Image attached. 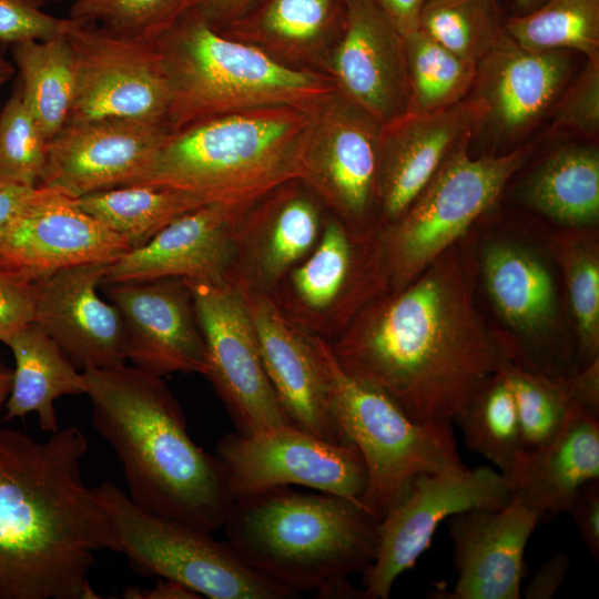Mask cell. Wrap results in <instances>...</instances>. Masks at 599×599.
<instances>
[{"instance_id": "f546056e", "label": "cell", "mask_w": 599, "mask_h": 599, "mask_svg": "<svg viewBox=\"0 0 599 599\" xmlns=\"http://www.w3.org/2000/svg\"><path fill=\"white\" fill-rule=\"evenodd\" d=\"M10 52L26 103L50 142L72 109L75 81L71 48L63 33L11 43Z\"/></svg>"}, {"instance_id": "9c48e42d", "label": "cell", "mask_w": 599, "mask_h": 599, "mask_svg": "<svg viewBox=\"0 0 599 599\" xmlns=\"http://www.w3.org/2000/svg\"><path fill=\"white\" fill-rule=\"evenodd\" d=\"M119 552L144 577L180 582L202 598L287 599L294 591L252 569L230 544L187 522L140 508L116 485L94 487Z\"/></svg>"}, {"instance_id": "2e32d148", "label": "cell", "mask_w": 599, "mask_h": 599, "mask_svg": "<svg viewBox=\"0 0 599 599\" xmlns=\"http://www.w3.org/2000/svg\"><path fill=\"white\" fill-rule=\"evenodd\" d=\"M74 98L69 121L134 116L166 121L167 80L154 42L68 18Z\"/></svg>"}, {"instance_id": "db71d44e", "label": "cell", "mask_w": 599, "mask_h": 599, "mask_svg": "<svg viewBox=\"0 0 599 599\" xmlns=\"http://www.w3.org/2000/svg\"><path fill=\"white\" fill-rule=\"evenodd\" d=\"M548 0H511L512 16H521L531 12Z\"/></svg>"}, {"instance_id": "603a6c76", "label": "cell", "mask_w": 599, "mask_h": 599, "mask_svg": "<svg viewBox=\"0 0 599 599\" xmlns=\"http://www.w3.org/2000/svg\"><path fill=\"white\" fill-rule=\"evenodd\" d=\"M341 35L329 59L346 98L387 123L407 112L404 40L374 0H343Z\"/></svg>"}, {"instance_id": "7c38bea8", "label": "cell", "mask_w": 599, "mask_h": 599, "mask_svg": "<svg viewBox=\"0 0 599 599\" xmlns=\"http://www.w3.org/2000/svg\"><path fill=\"white\" fill-rule=\"evenodd\" d=\"M215 457L233 499L297 485L361 505L367 485L366 466L354 444L331 443L292 424L252 435L227 434Z\"/></svg>"}, {"instance_id": "7402d4cb", "label": "cell", "mask_w": 599, "mask_h": 599, "mask_svg": "<svg viewBox=\"0 0 599 599\" xmlns=\"http://www.w3.org/2000/svg\"><path fill=\"white\" fill-rule=\"evenodd\" d=\"M236 283L253 324L264 370L292 424L324 440L349 444L334 417L328 383L307 335L291 326L261 288Z\"/></svg>"}, {"instance_id": "816d5d0a", "label": "cell", "mask_w": 599, "mask_h": 599, "mask_svg": "<svg viewBox=\"0 0 599 599\" xmlns=\"http://www.w3.org/2000/svg\"><path fill=\"white\" fill-rule=\"evenodd\" d=\"M123 598L126 599H200L202 598L189 587L169 579H158L151 589H140L136 586L124 588Z\"/></svg>"}, {"instance_id": "ba28073f", "label": "cell", "mask_w": 599, "mask_h": 599, "mask_svg": "<svg viewBox=\"0 0 599 599\" xmlns=\"http://www.w3.org/2000/svg\"><path fill=\"white\" fill-rule=\"evenodd\" d=\"M328 383L336 423L366 466L361 505L382 519L423 474L463 469L453 422L418 424L377 386L347 372L329 343L308 336Z\"/></svg>"}, {"instance_id": "f6af8a7d", "label": "cell", "mask_w": 599, "mask_h": 599, "mask_svg": "<svg viewBox=\"0 0 599 599\" xmlns=\"http://www.w3.org/2000/svg\"><path fill=\"white\" fill-rule=\"evenodd\" d=\"M570 514L593 559L599 561V480L582 486L571 501Z\"/></svg>"}, {"instance_id": "6da1fadb", "label": "cell", "mask_w": 599, "mask_h": 599, "mask_svg": "<svg viewBox=\"0 0 599 599\" xmlns=\"http://www.w3.org/2000/svg\"><path fill=\"white\" fill-rule=\"evenodd\" d=\"M471 231L403 290L362 305L331 344L351 374L415 423L454 422L516 348L484 316Z\"/></svg>"}, {"instance_id": "f1b7e54d", "label": "cell", "mask_w": 599, "mask_h": 599, "mask_svg": "<svg viewBox=\"0 0 599 599\" xmlns=\"http://www.w3.org/2000/svg\"><path fill=\"white\" fill-rule=\"evenodd\" d=\"M260 216L256 232L240 240L247 251L255 287L275 284L314 245L319 230L316 203L305 193H287L272 201ZM238 253V252H237ZM250 284V283H248Z\"/></svg>"}, {"instance_id": "ac0fdd59", "label": "cell", "mask_w": 599, "mask_h": 599, "mask_svg": "<svg viewBox=\"0 0 599 599\" xmlns=\"http://www.w3.org/2000/svg\"><path fill=\"white\" fill-rule=\"evenodd\" d=\"M245 209L213 202L182 214L111 263L103 283L171 277L212 284L230 281Z\"/></svg>"}, {"instance_id": "9a60e30c", "label": "cell", "mask_w": 599, "mask_h": 599, "mask_svg": "<svg viewBox=\"0 0 599 599\" xmlns=\"http://www.w3.org/2000/svg\"><path fill=\"white\" fill-rule=\"evenodd\" d=\"M184 283L191 292L206 347L209 372L205 376L224 403L237 433L252 435L292 424L264 370L237 283L233 280L221 284Z\"/></svg>"}, {"instance_id": "7dc6e473", "label": "cell", "mask_w": 599, "mask_h": 599, "mask_svg": "<svg viewBox=\"0 0 599 599\" xmlns=\"http://www.w3.org/2000/svg\"><path fill=\"white\" fill-rule=\"evenodd\" d=\"M573 403L599 417V357L566 376Z\"/></svg>"}, {"instance_id": "ffe728a7", "label": "cell", "mask_w": 599, "mask_h": 599, "mask_svg": "<svg viewBox=\"0 0 599 599\" xmlns=\"http://www.w3.org/2000/svg\"><path fill=\"white\" fill-rule=\"evenodd\" d=\"M111 263H91L55 271L34 280V319L82 370L128 361L122 316L103 301L98 287Z\"/></svg>"}, {"instance_id": "f5cc1de1", "label": "cell", "mask_w": 599, "mask_h": 599, "mask_svg": "<svg viewBox=\"0 0 599 599\" xmlns=\"http://www.w3.org/2000/svg\"><path fill=\"white\" fill-rule=\"evenodd\" d=\"M12 385V369L0 363V410L4 407Z\"/></svg>"}, {"instance_id": "7bdbcfd3", "label": "cell", "mask_w": 599, "mask_h": 599, "mask_svg": "<svg viewBox=\"0 0 599 599\" xmlns=\"http://www.w3.org/2000/svg\"><path fill=\"white\" fill-rule=\"evenodd\" d=\"M45 0H0V42L48 40L64 33L68 18L42 10Z\"/></svg>"}, {"instance_id": "d4e9b609", "label": "cell", "mask_w": 599, "mask_h": 599, "mask_svg": "<svg viewBox=\"0 0 599 599\" xmlns=\"http://www.w3.org/2000/svg\"><path fill=\"white\" fill-rule=\"evenodd\" d=\"M474 110L466 98L430 114L405 113L383 124L376 230L397 220L447 156L471 139Z\"/></svg>"}, {"instance_id": "4316f807", "label": "cell", "mask_w": 599, "mask_h": 599, "mask_svg": "<svg viewBox=\"0 0 599 599\" xmlns=\"http://www.w3.org/2000/svg\"><path fill=\"white\" fill-rule=\"evenodd\" d=\"M4 344L11 349L16 364L11 390L4 404V420L34 413L43 432H58L54 402L65 395L85 394L83 372L78 370L35 322L21 327Z\"/></svg>"}, {"instance_id": "44dd1931", "label": "cell", "mask_w": 599, "mask_h": 599, "mask_svg": "<svg viewBox=\"0 0 599 599\" xmlns=\"http://www.w3.org/2000/svg\"><path fill=\"white\" fill-rule=\"evenodd\" d=\"M130 250L123 236L81 210L73 199L40 187L4 232L0 261L37 280L73 266L113 263Z\"/></svg>"}, {"instance_id": "30bf717a", "label": "cell", "mask_w": 599, "mask_h": 599, "mask_svg": "<svg viewBox=\"0 0 599 599\" xmlns=\"http://www.w3.org/2000/svg\"><path fill=\"white\" fill-rule=\"evenodd\" d=\"M473 243L477 275L516 364L550 376L577 370L575 341L562 328V308L550 256L527 238L497 234Z\"/></svg>"}, {"instance_id": "52a82bcc", "label": "cell", "mask_w": 599, "mask_h": 599, "mask_svg": "<svg viewBox=\"0 0 599 599\" xmlns=\"http://www.w3.org/2000/svg\"><path fill=\"white\" fill-rule=\"evenodd\" d=\"M154 44L167 80L172 131L251 109L316 106L337 89L332 78L284 64L258 45L219 32L194 8Z\"/></svg>"}, {"instance_id": "484cf974", "label": "cell", "mask_w": 599, "mask_h": 599, "mask_svg": "<svg viewBox=\"0 0 599 599\" xmlns=\"http://www.w3.org/2000/svg\"><path fill=\"white\" fill-rule=\"evenodd\" d=\"M592 480H599V417L573 404L556 436L525 456L510 487L541 518L568 512Z\"/></svg>"}, {"instance_id": "e575fe53", "label": "cell", "mask_w": 599, "mask_h": 599, "mask_svg": "<svg viewBox=\"0 0 599 599\" xmlns=\"http://www.w3.org/2000/svg\"><path fill=\"white\" fill-rule=\"evenodd\" d=\"M408 83V114H430L465 100L476 63L447 50L419 29L403 37Z\"/></svg>"}, {"instance_id": "681fc988", "label": "cell", "mask_w": 599, "mask_h": 599, "mask_svg": "<svg viewBox=\"0 0 599 599\" xmlns=\"http://www.w3.org/2000/svg\"><path fill=\"white\" fill-rule=\"evenodd\" d=\"M39 192L40 187H29L0 180V241L10 223Z\"/></svg>"}, {"instance_id": "c3c4849f", "label": "cell", "mask_w": 599, "mask_h": 599, "mask_svg": "<svg viewBox=\"0 0 599 599\" xmlns=\"http://www.w3.org/2000/svg\"><path fill=\"white\" fill-rule=\"evenodd\" d=\"M263 0H200L194 7L196 13L213 29L220 30L224 26L245 17Z\"/></svg>"}, {"instance_id": "74e56055", "label": "cell", "mask_w": 599, "mask_h": 599, "mask_svg": "<svg viewBox=\"0 0 599 599\" xmlns=\"http://www.w3.org/2000/svg\"><path fill=\"white\" fill-rule=\"evenodd\" d=\"M505 370L516 403L524 451L529 455L556 436L576 403L566 376H550L516 363Z\"/></svg>"}, {"instance_id": "d6986e66", "label": "cell", "mask_w": 599, "mask_h": 599, "mask_svg": "<svg viewBox=\"0 0 599 599\" xmlns=\"http://www.w3.org/2000/svg\"><path fill=\"white\" fill-rule=\"evenodd\" d=\"M125 328L128 359L158 376L209 372L191 292L181 278L111 283Z\"/></svg>"}, {"instance_id": "5b68a950", "label": "cell", "mask_w": 599, "mask_h": 599, "mask_svg": "<svg viewBox=\"0 0 599 599\" xmlns=\"http://www.w3.org/2000/svg\"><path fill=\"white\" fill-rule=\"evenodd\" d=\"M316 106H268L209 118L172 131L130 184L194 193L246 206L301 180Z\"/></svg>"}, {"instance_id": "cb8c5ba5", "label": "cell", "mask_w": 599, "mask_h": 599, "mask_svg": "<svg viewBox=\"0 0 599 599\" xmlns=\"http://www.w3.org/2000/svg\"><path fill=\"white\" fill-rule=\"evenodd\" d=\"M540 516L512 495L499 509L474 508L447 520L457 580L446 598L519 599L526 545Z\"/></svg>"}, {"instance_id": "f35d334b", "label": "cell", "mask_w": 599, "mask_h": 599, "mask_svg": "<svg viewBox=\"0 0 599 599\" xmlns=\"http://www.w3.org/2000/svg\"><path fill=\"white\" fill-rule=\"evenodd\" d=\"M353 241L357 240L343 222L329 220L313 254L293 271L295 293L309 309L329 307L344 292L351 276L356 281L358 254Z\"/></svg>"}, {"instance_id": "4dcf8cb0", "label": "cell", "mask_w": 599, "mask_h": 599, "mask_svg": "<svg viewBox=\"0 0 599 599\" xmlns=\"http://www.w3.org/2000/svg\"><path fill=\"white\" fill-rule=\"evenodd\" d=\"M546 241L565 280L575 321L578 370L599 357L598 229L562 227Z\"/></svg>"}, {"instance_id": "9f6ffc18", "label": "cell", "mask_w": 599, "mask_h": 599, "mask_svg": "<svg viewBox=\"0 0 599 599\" xmlns=\"http://www.w3.org/2000/svg\"><path fill=\"white\" fill-rule=\"evenodd\" d=\"M60 1H63V0H60Z\"/></svg>"}, {"instance_id": "f907efd6", "label": "cell", "mask_w": 599, "mask_h": 599, "mask_svg": "<svg viewBox=\"0 0 599 599\" xmlns=\"http://www.w3.org/2000/svg\"><path fill=\"white\" fill-rule=\"evenodd\" d=\"M402 37L418 30L427 0H374Z\"/></svg>"}, {"instance_id": "8d00e7d4", "label": "cell", "mask_w": 599, "mask_h": 599, "mask_svg": "<svg viewBox=\"0 0 599 599\" xmlns=\"http://www.w3.org/2000/svg\"><path fill=\"white\" fill-rule=\"evenodd\" d=\"M418 29L473 63L490 50L504 31L497 0H427Z\"/></svg>"}, {"instance_id": "e0dca14e", "label": "cell", "mask_w": 599, "mask_h": 599, "mask_svg": "<svg viewBox=\"0 0 599 599\" xmlns=\"http://www.w3.org/2000/svg\"><path fill=\"white\" fill-rule=\"evenodd\" d=\"M172 132L165 120L105 116L69 121L49 142L39 187L71 199L130 184Z\"/></svg>"}, {"instance_id": "8fae6325", "label": "cell", "mask_w": 599, "mask_h": 599, "mask_svg": "<svg viewBox=\"0 0 599 599\" xmlns=\"http://www.w3.org/2000/svg\"><path fill=\"white\" fill-rule=\"evenodd\" d=\"M577 55L569 50L531 51L502 31L476 63L467 95L474 110L470 141L476 138L484 144L483 154L526 144L577 71Z\"/></svg>"}, {"instance_id": "8992f818", "label": "cell", "mask_w": 599, "mask_h": 599, "mask_svg": "<svg viewBox=\"0 0 599 599\" xmlns=\"http://www.w3.org/2000/svg\"><path fill=\"white\" fill-rule=\"evenodd\" d=\"M461 142L394 222L361 242L352 303L395 293L418 277L437 257L464 238L493 209L507 184L532 154L526 143L501 154L469 153Z\"/></svg>"}, {"instance_id": "5bb4252c", "label": "cell", "mask_w": 599, "mask_h": 599, "mask_svg": "<svg viewBox=\"0 0 599 599\" xmlns=\"http://www.w3.org/2000/svg\"><path fill=\"white\" fill-rule=\"evenodd\" d=\"M511 497L508 480L488 467L419 475L379 520L376 554L363 572V599H387L395 580L428 549L444 519L474 508L499 509Z\"/></svg>"}, {"instance_id": "ab89813d", "label": "cell", "mask_w": 599, "mask_h": 599, "mask_svg": "<svg viewBox=\"0 0 599 599\" xmlns=\"http://www.w3.org/2000/svg\"><path fill=\"white\" fill-rule=\"evenodd\" d=\"M200 0H73L70 19L154 42Z\"/></svg>"}, {"instance_id": "11a10c76", "label": "cell", "mask_w": 599, "mask_h": 599, "mask_svg": "<svg viewBox=\"0 0 599 599\" xmlns=\"http://www.w3.org/2000/svg\"><path fill=\"white\" fill-rule=\"evenodd\" d=\"M16 73V67L0 55V91L2 87L12 78ZM1 111V109H0Z\"/></svg>"}, {"instance_id": "83f0119b", "label": "cell", "mask_w": 599, "mask_h": 599, "mask_svg": "<svg viewBox=\"0 0 599 599\" xmlns=\"http://www.w3.org/2000/svg\"><path fill=\"white\" fill-rule=\"evenodd\" d=\"M519 196L526 206L562 227L597 226V141L570 143L549 152L522 180Z\"/></svg>"}, {"instance_id": "3957f363", "label": "cell", "mask_w": 599, "mask_h": 599, "mask_svg": "<svg viewBox=\"0 0 599 599\" xmlns=\"http://www.w3.org/2000/svg\"><path fill=\"white\" fill-rule=\"evenodd\" d=\"M83 372L95 429L114 450L140 508L211 532L234 501L223 468L190 437L161 376L121 364Z\"/></svg>"}, {"instance_id": "1f68e13d", "label": "cell", "mask_w": 599, "mask_h": 599, "mask_svg": "<svg viewBox=\"0 0 599 599\" xmlns=\"http://www.w3.org/2000/svg\"><path fill=\"white\" fill-rule=\"evenodd\" d=\"M73 201L132 248L144 245L182 214L209 203L194 193L145 184L118 186Z\"/></svg>"}, {"instance_id": "836d02e7", "label": "cell", "mask_w": 599, "mask_h": 599, "mask_svg": "<svg viewBox=\"0 0 599 599\" xmlns=\"http://www.w3.org/2000/svg\"><path fill=\"white\" fill-rule=\"evenodd\" d=\"M505 368L481 385L455 422L466 447L491 461L510 485L526 454Z\"/></svg>"}, {"instance_id": "bcb514c9", "label": "cell", "mask_w": 599, "mask_h": 599, "mask_svg": "<svg viewBox=\"0 0 599 599\" xmlns=\"http://www.w3.org/2000/svg\"><path fill=\"white\" fill-rule=\"evenodd\" d=\"M570 557L559 552L549 558L530 578L521 595L526 599H551L562 585Z\"/></svg>"}, {"instance_id": "60d3db41", "label": "cell", "mask_w": 599, "mask_h": 599, "mask_svg": "<svg viewBox=\"0 0 599 599\" xmlns=\"http://www.w3.org/2000/svg\"><path fill=\"white\" fill-rule=\"evenodd\" d=\"M49 141L17 85L0 111V180L38 187Z\"/></svg>"}, {"instance_id": "d590c367", "label": "cell", "mask_w": 599, "mask_h": 599, "mask_svg": "<svg viewBox=\"0 0 599 599\" xmlns=\"http://www.w3.org/2000/svg\"><path fill=\"white\" fill-rule=\"evenodd\" d=\"M504 31L531 51L569 50L599 57V0H548L521 16H509Z\"/></svg>"}, {"instance_id": "ee69618b", "label": "cell", "mask_w": 599, "mask_h": 599, "mask_svg": "<svg viewBox=\"0 0 599 599\" xmlns=\"http://www.w3.org/2000/svg\"><path fill=\"white\" fill-rule=\"evenodd\" d=\"M34 305V280L0 261V342L33 322Z\"/></svg>"}, {"instance_id": "7a4b0ae2", "label": "cell", "mask_w": 599, "mask_h": 599, "mask_svg": "<svg viewBox=\"0 0 599 599\" xmlns=\"http://www.w3.org/2000/svg\"><path fill=\"white\" fill-rule=\"evenodd\" d=\"M77 426L43 440L0 429V599H95V552H119L94 487L82 478Z\"/></svg>"}, {"instance_id": "d6a6232c", "label": "cell", "mask_w": 599, "mask_h": 599, "mask_svg": "<svg viewBox=\"0 0 599 599\" xmlns=\"http://www.w3.org/2000/svg\"><path fill=\"white\" fill-rule=\"evenodd\" d=\"M343 19V0H263L254 12L227 27L262 48L300 58L318 48Z\"/></svg>"}, {"instance_id": "4fadbf2b", "label": "cell", "mask_w": 599, "mask_h": 599, "mask_svg": "<svg viewBox=\"0 0 599 599\" xmlns=\"http://www.w3.org/2000/svg\"><path fill=\"white\" fill-rule=\"evenodd\" d=\"M383 123L337 89L318 106L301 180L342 217L362 242L378 221Z\"/></svg>"}, {"instance_id": "b9f144b4", "label": "cell", "mask_w": 599, "mask_h": 599, "mask_svg": "<svg viewBox=\"0 0 599 599\" xmlns=\"http://www.w3.org/2000/svg\"><path fill=\"white\" fill-rule=\"evenodd\" d=\"M550 130L569 132L586 141L599 135V57L585 58L550 112Z\"/></svg>"}, {"instance_id": "277c9868", "label": "cell", "mask_w": 599, "mask_h": 599, "mask_svg": "<svg viewBox=\"0 0 599 599\" xmlns=\"http://www.w3.org/2000/svg\"><path fill=\"white\" fill-rule=\"evenodd\" d=\"M378 525L357 502L280 486L234 499L222 528L245 564L295 593L363 598L347 578L373 562Z\"/></svg>"}]
</instances>
